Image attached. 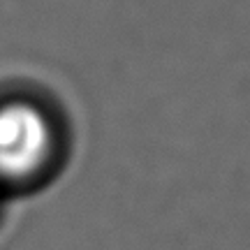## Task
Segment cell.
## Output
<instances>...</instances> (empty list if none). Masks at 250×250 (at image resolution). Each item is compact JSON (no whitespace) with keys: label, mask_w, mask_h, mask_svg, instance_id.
Instances as JSON below:
<instances>
[{"label":"cell","mask_w":250,"mask_h":250,"mask_svg":"<svg viewBox=\"0 0 250 250\" xmlns=\"http://www.w3.org/2000/svg\"><path fill=\"white\" fill-rule=\"evenodd\" d=\"M58 153V132L44 107L30 100L0 102V186L30 183Z\"/></svg>","instance_id":"1"}]
</instances>
